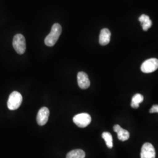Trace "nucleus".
<instances>
[{"mask_svg":"<svg viewBox=\"0 0 158 158\" xmlns=\"http://www.w3.org/2000/svg\"><path fill=\"white\" fill-rule=\"evenodd\" d=\"M102 138L104 139L106 143L108 148H112L113 147V136L108 132H104L102 134Z\"/></svg>","mask_w":158,"mask_h":158,"instance_id":"ddd939ff","label":"nucleus"},{"mask_svg":"<svg viewBox=\"0 0 158 158\" xmlns=\"http://www.w3.org/2000/svg\"><path fill=\"white\" fill-rule=\"evenodd\" d=\"M139 21L141 23L143 30L145 31H147L151 27L152 25V22L150 19L149 17L145 14H142L141 16L139 18Z\"/></svg>","mask_w":158,"mask_h":158,"instance_id":"9d476101","label":"nucleus"},{"mask_svg":"<svg viewBox=\"0 0 158 158\" xmlns=\"http://www.w3.org/2000/svg\"><path fill=\"white\" fill-rule=\"evenodd\" d=\"M143 100V97L141 94H136L132 97L131 106L134 108L139 107V104Z\"/></svg>","mask_w":158,"mask_h":158,"instance_id":"f8f14e48","label":"nucleus"},{"mask_svg":"<svg viewBox=\"0 0 158 158\" xmlns=\"http://www.w3.org/2000/svg\"><path fill=\"white\" fill-rule=\"evenodd\" d=\"M156 152L152 145L147 142L143 145L142 147L141 158H155Z\"/></svg>","mask_w":158,"mask_h":158,"instance_id":"423d86ee","label":"nucleus"},{"mask_svg":"<svg viewBox=\"0 0 158 158\" xmlns=\"http://www.w3.org/2000/svg\"><path fill=\"white\" fill-rule=\"evenodd\" d=\"M121 129H122V128L119 125H115L113 127V130L114 131V132H115L116 133H117Z\"/></svg>","mask_w":158,"mask_h":158,"instance_id":"dca6fc26","label":"nucleus"},{"mask_svg":"<svg viewBox=\"0 0 158 158\" xmlns=\"http://www.w3.org/2000/svg\"><path fill=\"white\" fill-rule=\"evenodd\" d=\"M119 140L121 141H125L130 138V133L128 131L122 128L117 133Z\"/></svg>","mask_w":158,"mask_h":158,"instance_id":"4468645a","label":"nucleus"},{"mask_svg":"<svg viewBox=\"0 0 158 158\" xmlns=\"http://www.w3.org/2000/svg\"><path fill=\"white\" fill-rule=\"evenodd\" d=\"M77 83L81 89H87L90 85V81L88 75L83 72H80L77 74Z\"/></svg>","mask_w":158,"mask_h":158,"instance_id":"6e6552de","label":"nucleus"},{"mask_svg":"<svg viewBox=\"0 0 158 158\" xmlns=\"http://www.w3.org/2000/svg\"><path fill=\"white\" fill-rule=\"evenodd\" d=\"M111 32L110 30L107 28H104L102 29L99 36V43L102 46H106L108 45L111 39Z\"/></svg>","mask_w":158,"mask_h":158,"instance_id":"1a4fd4ad","label":"nucleus"},{"mask_svg":"<svg viewBox=\"0 0 158 158\" xmlns=\"http://www.w3.org/2000/svg\"><path fill=\"white\" fill-rule=\"evenodd\" d=\"M62 28L60 24L54 23L51 29V32L45 39V44L46 46L52 47L56 44L59 36L62 34Z\"/></svg>","mask_w":158,"mask_h":158,"instance_id":"f257e3e1","label":"nucleus"},{"mask_svg":"<svg viewBox=\"0 0 158 158\" xmlns=\"http://www.w3.org/2000/svg\"><path fill=\"white\" fill-rule=\"evenodd\" d=\"M85 153L81 149H74L68 153L66 158H85Z\"/></svg>","mask_w":158,"mask_h":158,"instance_id":"9b49d317","label":"nucleus"},{"mask_svg":"<svg viewBox=\"0 0 158 158\" xmlns=\"http://www.w3.org/2000/svg\"><path fill=\"white\" fill-rule=\"evenodd\" d=\"M73 120L74 123L80 128H85L90 124L91 117L87 113H81L75 115Z\"/></svg>","mask_w":158,"mask_h":158,"instance_id":"20e7f679","label":"nucleus"},{"mask_svg":"<svg viewBox=\"0 0 158 158\" xmlns=\"http://www.w3.org/2000/svg\"><path fill=\"white\" fill-rule=\"evenodd\" d=\"M12 45L15 51L19 55H23L26 51V41L22 34H17L14 36Z\"/></svg>","mask_w":158,"mask_h":158,"instance_id":"f03ea898","label":"nucleus"},{"mask_svg":"<svg viewBox=\"0 0 158 158\" xmlns=\"http://www.w3.org/2000/svg\"><path fill=\"white\" fill-rule=\"evenodd\" d=\"M150 113H158V104H155L152 106V107L149 110Z\"/></svg>","mask_w":158,"mask_h":158,"instance_id":"2eb2a0df","label":"nucleus"},{"mask_svg":"<svg viewBox=\"0 0 158 158\" xmlns=\"http://www.w3.org/2000/svg\"><path fill=\"white\" fill-rule=\"evenodd\" d=\"M49 117V110L47 107L41 108L37 115V123L40 126L45 125Z\"/></svg>","mask_w":158,"mask_h":158,"instance_id":"0eeeda50","label":"nucleus"},{"mask_svg":"<svg viewBox=\"0 0 158 158\" xmlns=\"http://www.w3.org/2000/svg\"><path fill=\"white\" fill-rule=\"evenodd\" d=\"M158 69V59L151 58L145 60L142 64L141 70L145 73H152Z\"/></svg>","mask_w":158,"mask_h":158,"instance_id":"39448f33","label":"nucleus"},{"mask_svg":"<svg viewBox=\"0 0 158 158\" xmlns=\"http://www.w3.org/2000/svg\"><path fill=\"white\" fill-rule=\"evenodd\" d=\"M23 102V96L18 91H13L10 95L7 106L10 110H15L20 107Z\"/></svg>","mask_w":158,"mask_h":158,"instance_id":"7ed1b4c3","label":"nucleus"}]
</instances>
